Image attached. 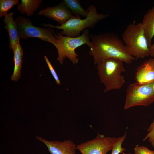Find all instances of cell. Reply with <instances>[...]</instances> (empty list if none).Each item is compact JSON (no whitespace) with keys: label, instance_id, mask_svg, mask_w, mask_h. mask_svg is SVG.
Listing matches in <instances>:
<instances>
[{"label":"cell","instance_id":"6da1fadb","mask_svg":"<svg viewBox=\"0 0 154 154\" xmlns=\"http://www.w3.org/2000/svg\"><path fill=\"white\" fill-rule=\"evenodd\" d=\"M90 45L89 54L96 65L100 60L107 58L119 59L127 64L137 59L130 55L122 40L114 33L107 32L98 34H90Z\"/></svg>","mask_w":154,"mask_h":154},{"label":"cell","instance_id":"7a4b0ae2","mask_svg":"<svg viewBox=\"0 0 154 154\" xmlns=\"http://www.w3.org/2000/svg\"><path fill=\"white\" fill-rule=\"evenodd\" d=\"M122 60L110 58L102 59L96 65L99 77L104 86V91L118 90L121 88L125 82L122 73L125 70Z\"/></svg>","mask_w":154,"mask_h":154},{"label":"cell","instance_id":"3957f363","mask_svg":"<svg viewBox=\"0 0 154 154\" xmlns=\"http://www.w3.org/2000/svg\"><path fill=\"white\" fill-rule=\"evenodd\" d=\"M89 12L85 18L74 16L62 25L54 26L51 24H42L45 27H50L61 29L60 33L63 35L70 37H76L80 35V32L87 28L93 27L100 21L109 16L108 14L98 13L95 6H88Z\"/></svg>","mask_w":154,"mask_h":154},{"label":"cell","instance_id":"277c9868","mask_svg":"<svg viewBox=\"0 0 154 154\" xmlns=\"http://www.w3.org/2000/svg\"><path fill=\"white\" fill-rule=\"evenodd\" d=\"M122 40L129 53L137 58L150 56L149 47L141 23L129 24L122 34Z\"/></svg>","mask_w":154,"mask_h":154},{"label":"cell","instance_id":"5b68a950","mask_svg":"<svg viewBox=\"0 0 154 154\" xmlns=\"http://www.w3.org/2000/svg\"><path fill=\"white\" fill-rule=\"evenodd\" d=\"M56 38L58 41V56L57 60L60 64L63 63L64 59L68 58L74 65L78 63V55L75 52L76 49L86 44L89 47L90 45V38L89 30L86 29L81 35L76 37H70L62 35L56 32L54 33Z\"/></svg>","mask_w":154,"mask_h":154},{"label":"cell","instance_id":"8992f818","mask_svg":"<svg viewBox=\"0 0 154 154\" xmlns=\"http://www.w3.org/2000/svg\"><path fill=\"white\" fill-rule=\"evenodd\" d=\"M153 82L140 84L137 82L129 84L126 91L124 108L125 110L136 106H147L154 102Z\"/></svg>","mask_w":154,"mask_h":154},{"label":"cell","instance_id":"52a82bcc","mask_svg":"<svg viewBox=\"0 0 154 154\" xmlns=\"http://www.w3.org/2000/svg\"><path fill=\"white\" fill-rule=\"evenodd\" d=\"M15 21L17 25L21 38H38L52 44L57 49L58 41L54 35L53 28L50 27H37L33 25L29 18L21 16L17 17Z\"/></svg>","mask_w":154,"mask_h":154},{"label":"cell","instance_id":"ba28073f","mask_svg":"<svg viewBox=\"0 0 154 154\" xmlns=\"http://www.w3.org/2000/svg\"><path fill=\"white\" fill-rule=\"evenodd\" d=\"M114 137L98 134L94 139L76 146L82 154H106L111 150Z\"/></svg>","mask_w":154,"mask_h":154},{"label":"cell","instance_id":"9c48e42d","mask_svg":"<svg viewBox=\"0 0 154 154\" xmlns=\"http://www.w3.org/2000/svg\"><path fill=\"white\" fill-rule=\"evenodd\" d=\"M38 14L50 18L58 23L60 25L66 23L74 16L72 12L62 1L52 7H48L40 10Z\"/></svg>","mask_w":154,"mask_h":154},{"label":"cell","instance_id":"30bf717a","mask_svg":"<svg viewBox=\"0 0 154 154\" xmlns=\"http://www.w3.org/2000/svg\"><path fill=\"white\" fill-rule=\"evenodd\" d=\"M36 138L46 145L51 154H76V146L70 140L48 141L38 136Z\"/></svg>","mask_w":154,"mask_h":154},{"label":"cell","instance_id":"8fae6325","mask_svg":"<svg viewBox=\"0 0 154 154\" xmlns=\"http://www.w3.org/2000/svg\"><path fill=\"white\" fill-rule=\"evenodd\" d=\"M135 79L140 84H147L154 82V58L146 60L137 68Z\"/></svg>","mask_w":154,"mask_h":154},{"label":"cell","instance_id":"7c38bea8","mask_svg":"<svg viewBox=\"0 0 154 154\" xmlns=\"http://www.w3.org/2000/svg\"><path fill=\"white\" fill-rule=\"evenodd\" d=\"M13 14L12 12L8 13L3 20L9 37V47L13 51L16 44L20 42L21 38L17 25L13 18Z\"/></svg>","mask_w":154,"mask_h":154},{"label":"cell","instance_id":"4fadbf2b","mask_svg":"<svg viewBox=\"0 0 154 154\" xmlns=\"http://www.w3.org/2000/svg\"><path fill=\"white\" fill-rule=\"evenodd\" d=\"M141 23L148 46H151L154 36V5L144 15Z\"/></svg>","mask_w":154,"mask_h":154},{"label":"cell","instance_id":"5bb4252c","mask_svg":"<svg viewBox=\"0 0 154 154\" xmlns=\"http://www.w3.org/2000/svg\"><path fill=\"white\" fill-rule=\"evenodd\" d=\"M13 51L14 65L13 72L11 79L13 81H17L21 77L22 67L23 50L20 42L16 44Z\"/></svg>","mask_w":154,"mask_h":154},{"label":"cell","instance_id":"9a60e30c","mask_svg":"<svg viewBox=\"0 0 154 154\" xmlns=\"http://www.w3.org/2000/svg\"><path fill=\"white\" fill-rule=\"evenodd\" d=\"M42 3L41 0H21L20 4H17V10L21 13L30 16L34 14Z\"/></svg>","mask_w":154,"mask_h":154},{"label":"cell","instance_id":"2e32d148","mask_svg":"<svg viewBox=\"0 0 154 154\" xmlns=\"http://www.w3.org/2000/svg\"><path fill=\"white\" fill-rule=\"evenodd\" d=\"M63 1L72 12L74 16L86 17L88 14V9H84L81 5L80 1L78 0H64Z\"/></svg>","mask_w":154,"mask_h":154},{"label":"cell","instance_id":"e0dca14e","mask_svg":"<svg viewBox=\"0 0 154 154\" xmlns=\"http://www.w3.org/2000/svg\"><path fill=\"white\" fill-rule=\"evenodd\" d=\"M126 136V133L123 136L117 138L114 137L111 154H127L125 153L123 151L126 150L122 147V143L125 140Z\"/></svg>","mask_w":154,"mask_h":154},{"label":"cell","instance_id":"ac0fdd59","mask_svg":"<svg viewBox=\"0 0 154 154\" xmlns=\"http://www.w3.org/2000/svg\"><path fill=\"white\" fill-rule=\"evenodd\" d=\"M18 0H0V17H5L14 5L18 4Z\"/></svg>","mask_w":154,"mask_h":154},{"label":"cell","instance_id":"d6986e66","mask_svg":"<svg viewBox=\"0 0 154 154\" xmlns=\"http://www.w3.org/2000/svg\"><path fill=\"white\" fill-rule=\"evenodd\" d=\"M148 132L145 137L143 139V141L148 139V141L154 148V120L147 130Z\"/></svg>","mask_w":154,"mask_h":154},{"label":"cell","instance_id":"ffe728a7","mask_svg":"<svg viewBox=\"0 0 154 154\" xmlns=\"http://www.w3.org/2000/svg\"><path fill=\"white\" fill-rule=\"evenodd\" d=\"M44 58L46 62L50 72L56 82L58 85H61V82L58 76L54 67L52 65L47 57L45 55L44 56Z\"/></svg>","mask_w":154,"mask_h":154},{"label":"cell","instance_id":"44dd1931","mask_svg":"<svg viewBox=\"0 0 154 154\" xmlns=\"http://www.w3.org/2000/svg\"><path fill=\"white\" fill-rule=\"evenodd\" d=\"M134 154H154V151L149 149L147 147L136 145L134 148Z\"/></svg>","mask_w":154,"mask_h":154},{"label":"cell","instance_id":"7402d4cb","mask_svg":"<svg viewBox=\"0 0 154 154\" xmlns=\"http://www.w3.org/2000/svg\"><path fill=\"white\" fill-rule=\"evenodd\" d=\"M150 56L154 58V42L149 47Z\"/></svg>","mask_w":154,"mask_h":154},{"label":"cell","instance_id":"603a6c76","mask_svg":"<svg viewBox=\"0 0 154 154\" xmlns=\"http://www.w3.org/2000/svg\"><path fill=\"white\" fill-rule=\"evenodd\" d=\"M153 89L154 92V82H153Z\"/></svg>","mask_w":154,"mask_h":154},{"label":"cell","instance_id":"cb8c5ba5","mask_svg":"<svg viewBox=\"0 0 154 154\" xmlns=\"http://www.w3.org/2000/svg\"><path fill=\"white\" fill-rule=\"evenodd\" d=\"M129 154H133L129 153Z\"/></svg>","mask_w":154,"mask_h":154}]
</instances>
